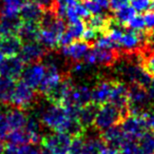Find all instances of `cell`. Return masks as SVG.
Returning a JSON list of instances; mask_svg holds the SVG:
<instances>
[{"mask_svg":"<svg viewBox=\"0 0 154 154\" xmlns=\"http://www.w3.org/2000/svg\"><path fill=\"white\" fill-rule=\"evenodd\" d=\"M150 99L146 88L137 84H132L128 89V113L129 115L139 116L151 107Z\"/></svg>","mask_w":154,"mask_h":154,"instance_id":"6da1fadb","label":"cell"},{"mask_svg":"<svg viewBox=\"0 0 154 154\" xmlns=\"http://www.w3.org/2000/svg\"><path fill=\"white\" fill-rule=\"evenodd\" d=\"M72 136L68 133L55 132L42 136L40 141L43 154H66Z\"/></svg>","mask_w":154,"mask_h":154,"instance_id":"7a4b0ae2","label":"cell"},{"mask_svg":"<svg viewBox=\"0 0 154 154\" xmlns=\"http://www.w3.org/2000/svg\"><path fill=\"white\" fill-rule=\"evenodd\" d=\"M124 118L122 113L112 103H103L98 108L94 125L97 131H103L112 126L119 124Z\"/></svg>","mask_w":154,"mask_h":154,"instance_id":"3957f363","label":"cell"},{"mask_svg":"<svg viewBox=\"0 0 154 154\" xmlns=\"http://www.w3.org/2000/svg\"><path fill=\"white\" fill-rule=\"evenodd\" d=\"M36 100L35 89L26 85L24 82H19L15 85L11 97V105L16 108L26 110L31 108Z\"/></svg>","mask_w":154,"mask_h":154,"instance_id":"277c9868","label":"cell"},{"mask_svg":"<svg viewBox=\"0 0 154 154\" xmlns=\"http://www.w3.org/2000/svg\"><path fill=\"white\" fill-rule=\"evenodd\" d=\"M118 58V51L116 50H107L96 48L90 49L87 55L85 56V63L89 66L101 64V66H112Z\"/></svg>","mask_w":154,"mask_h":154,"instance_id":"5b68a950","label":"cell"},{"mask_svg":"<svg viewBox=\"0 0 154 154\" xmlns=\"http://www.w3.org/2000/svg\"><path fill=\"white\" fill-rule=\"evenodd\" d=\"M24 61L18 56H9L0 62V76L17 79L24 70Z\"/></svg>","mask_w":154,"mask_h":154,"instance_id":"8992f818","label":"cell"},{"mask_svg":"<svg viewBox=\"0 0 154 154\" xmlns=\"http://www.w3.org/2000/svg\"><path fill=\"white\" fill-rule=\"evenodd\" d=\"M19 54V57L23 60L24 63H33L45 58L48 54V49L37 41H32L22 45Z\"/></svg>","mask_w":154,"mask_h":154,"instance_id":"52a82bcc","label":"cell"},{"mask_svg":"<svg viewBox=\"0 0 154 154\" xmlns=\"http://www.w3.org/2000/svg\"><path fill=\"white\" fill-rule=\"evenodd\" d=\"M122 129L127 137L138 138L146 130H148L143 116L128 115L122 120Z\"/></svg>","mask_w":154,"mask_h":154,"instance_id":"ba28073f","label":"cell"},{"mask_svg":"<svg viewBox=\"0 0 154 154\" xmlns=\"http://www.w3.org/2000/svg\"><path fill=\"white\" fill-rule=\"evenodd\" d=\"M110 103L115 106L122 113L124 118L129 115L128 113V88L122 82H113L111 94L109 97Z\"/></svg>","mask_w":154,"mask_h":154,"instance_id":"9c48e42d","label":"cell"},{"mask_svg":"<svg viewBox=\"0 0 154 154\" xmlns=\"http://www.w3.org/2000/svg\"><path fill=\"white\" fill-rule=\"evenodd\" d=\"M45 74V66L41 62H33L30 63L22 72V82L32 87L33 89H37L42 82Z\"/></svg>","mask_w":154,"mask_h":154,"instance_id":"30bf717a","label":"cell"},{"mask_svg":"<svg viewBox=\"0 0 154 154\" xmlns=\"http://www.w3.org/2000/svg\"><path fill=\"white\" fill-rule=\"evenodd\" d=\"M91 45L86 41H73L68 45H63L60 49V53L66 58L71 59L73 62L84 60L85 56L90 50Z\"/></svg>","mask_w":154,"mask_h":154,"instance_id":"8fae6325","label":"cell"},{"mask_svg":"<svg viewBox=\"0 0 154 154\" xmlns=\"http://www.w3.org/2000/svg\"><path fill=\"white\" fill-rule=\"evenodd\" d=\"M22 47L21 39L17 34H2L0 36V50L5 56H16Z\"/></svg>","mask_w":154,"mask_h":154,"instance_id":"7c38bea8","label":"cell"},{"mask_svg":"<svg viewBox=\"0 0 154 154\" xmlns=\"http://www.w3.org/2000/svg\"><path fill=\"white\" fill-rule=\"evenodd\" d=\"M45 13V10L37 3L33 1H28L21 7L19 11V16L22 21L36 22L39 23Z\"/></svg>","mask_w":154,"mask_h":154,"instance_id":"4fadbf2b","label":"cell"},{"mask_svg":"<svg viewBox=\"0 0 154 154\" xmlns=\"http://www.w3.org/2000/svg\"><path fill=\"white\" fill-rule=\"evenodd\" d=\"M100 136L106 143V145H109L110 147L116 148V149L120 148L122 143L126 139V134L122 131V127H118L117 125L103 130Z\"/></svg>","mask_w":154,"mask_h":154,"instance_id":"5bb4252c","label":"cell"},{"mask_svg":"<svg viewBox=\"0 0 154 154\" xmlns=\"http://www.w3.org/2000/svg\"><path fill=\"white\" fill-rule=\"evenodd\" d=\"M113 82L109 80H101L94 88L92 89V99L91 103L99 106L106 103L109 100L110 94H111Z\"/></svg>","mask_w":154,"mask_h":154,"instance_id":"9a60e30c","label":"cell"},{"mask_svg":"<svg viewBox=\"0 0 154 154\" xmlns=\"http://www.w3.org/2000/svg\"><path fill=\"white\" fill-rule=\"evenodd\" d=\"M143 38H145V35L143 32L129 30L122 34V37L119 41V47L126 52H133L138 49Z\"/></svg>","mask_w":154,"mask_h":154,"instance_id":"2e32d148","label":"cell"},{"mask_svg":"<svg viewBox=\"0 0 154 154\" xmlns=\"http://www.w3.org/2000/svg\"><path fill=\"white\" fill-rule=\"evenodd\" d=\"M5 117L10 130H16V129H23L26 127L28 114L24 112V110L14 107L5 111Z\"/></svg>","mask_w":154,"mask_h":154,"instance_id":"e0dca14e","label":"cell"},{"mask_svg":"<svg viewBox=\"0 0 154 154\" xmlns=\"http://www.w3.org/2000/svg\"><path fill=\"white\" fill-rule=\"evenodd\" d=\"M99 106L95 105L93 103H87V105L82 106L79 109V112H78V122L80 124V126L86 130V129H89L94 125V120L95 117H96L97 111H98Z\"/></svg>","mask_w":154,"mask_h":154,"instance_id":"ac0fdd59","label":"cell"},{"mask_svg":"<svg viewBox=\"0 0 154 154\" xmlns=\"http://www.w3.org/2000/svg\"><path fill=\"white\" fill-rule=\"evenodd\" d=\"M39 32H40L39 23L22 21L18 29L17 35L22 42H32V41H38Z\"/></svg>","mask_w":154,"mask_h":154,"instance_id":"d6986e66","label":"cell"},{"mask_svg":"<svg viewBox=\"0 0 154 154\" xmlns=\"http://www.w3.org/2000/svg\"><path fill=\"white\" fill-rule=\"evenodd\" d=\"M24 129L30 137V143H32V145L40 143L43 135L41 132L40 119L36 115H28V120H26V125Z\"/></svg>","mask_w":154,"mask_h":154,"instance_id":"ffe728a7","label":"cell"},{"mask_svg":"<svg viewBox=\"0 0 154 154\" xmlns=\"http://www.w3.org/2000/svg\"><path fill=\"white\" fill-rule=\"evenodd\" d=\"M106 149V143L100 135H91L85 138L82 154H101Z\"/></svg>","mask_w":154,"mask_h":154,"instance_id":"44dd1931","label":"cell"},{"mask_svg":"<svg viewBox=\"0 0 154 154\" xmlns=\"http://www.w3.org/2000/svg\"><path fill=\"white\" fill-rule=\"evenodd\" d=\"M112 23H113V19L103 13L96 14V15H93L92 17H89L86 26L98 31L101 34H103V33L107 32L108 29L111 26Z\"/></svg>","mask_w":154,"mask_h":154,"instance_id":"7402d4cb","label":"cell"},{"mask_svg":"<svg viewBox=\"0 0 154 154\" xmlns=\"http://www.w3.org/2000/svg\"><path fill=\"white\" fill-rule=\"evenodd\" d=\"M59 38H60L59 35L54 32V31H52L51 29L40 28L38 41L45 49L53 50L55 48H57L58 45H59Z\"/></svg>","mask_w":154,"mask_h":154,"instance_id":"603a6c76","label":"cell"},{"mask_svg":"<svg viewBox=\"0 0 154 154\" xmlns=\"http://www.w3.org/2000/svg\"><path fill=\"white\" fill-rule=\"evenodd\" d=\"M30 0H0V16H17L21 7Z\"/></svg>","mask_w":154,"mask_h":154,"instance_id":"cb8c5ba5","label":"cell"},{"mask_svg":"<svg viewBox=\"0 0 154 154\" xmlns=\"http://www.w3.org/2000/svg\"><path fill=\"white\" fill-rule=\"evenodd\" d=\"M136 139L140 154H154V130H146Z\"/></svg>","mask_w":154,"mask_h":154,"instance_id":"d4e9b609","label":"cell"},{"mask_svg":"<svg viewBox=\"0 0 154 154\" xmlns=\"http://www.w3.org/2000/svg\"><path fill=\"white\" fill-rule=\"evenodd\" d=\"M2 34H17L18 29L22 23L21 18L17 16H0Z\"/></svg>","mask_w":154,"mask_h":154,"instance_id":"484cf974","label":"cell"},{"mask_svg":"<svg viewBox=\"0 0 154 154\" xmlns=\"http://www.w3.org/2000/svg\"><path fill=\"white\" fill-rule=\"evenodd\" d=\"M15 80L8 77L0 76V103H10L15 88Z\"/></svg>","mask_w":154,"mask_h":154,"instance_id":"4316f807","label":"cell"},{"mask_svg":"<svg viewBox=\"0 0 154 154\" xmlns=\"http://www.w3.org/2000/svg\"><path fill=\"white\" fill-rule=\"evenodd\" d=\"M7 138L9 140V143L17 146V147L30 143V137H29V134L26 133L24 128L12 130L10 133H8Z\"/></svg>","mask_w":154,"mask_h":154,"instance_id":"83f0119b","label":"cell"},{"mask_svg":"<svg viewBox=\"0 0 154 154\" xmlns=\"http://www.w3.org/2000/svg\"><path fill=\"white\" fill-rule=\"evenodd\" d=\"M135 16V10L130 5L122 8V9L114 11V18L116 22L120 26H127L128 22Z\"/></svg>","mask_w":154,"mask_h":154,"instance_id":"f1b7e54d","label":"cell"},{"mask_svg":"<svg viewBox=\"0 0 154 154\" xmlns=\"http://www.w3.org/2000/svg\"><path fill=\"white\" fill-rule=\"evenodd\" d=\"M84 135H77L73 136L71 139L70 146L66 154H82V148H84Z\"/></svg>","mask_w":154,"mask_h":154,"instance_id":"f546056e","label":"cell"},{"mask_svg":"<svg viewBox=\"0 0 154 154\" xmlns=\"http://www.w3.org/2000/svg\"><path fill=\"white\" fill-rule=\"evenodd\" d=\"M85 30H86V23L82 19L76 22H72V23H70L69 28H66V31L70 33V35L73 37L74 40L82 38V33H84Z\"/></svg>","mask_w":154,"mask_h":154,"instance_id":"4dcf8cb0","label":"cell"},{"mask_svg":"<svg viewBox=\"0 0 154 154\" xmlns=\"http://www.w3.org/2000/svg\"><path fill=\"white\" fill-rule=\"evenodd\" d=\"M127 26H129L130 30L136 31V32H143L146 28L145 19H143V16L141 15H135L130 21L128 22Z\"/></svg>","mask_w":154,"mask_h":154,"instance_id":"1f68e13d","label":"cell"},{"mask_svg":"<svg viewBox=\"0 0 154 154\" xmlns=\"http://www.w3.org/2000/svg\"><path fill=\"white\" fill-rule=\"evenodd\" d=\"M100 35H101V33H99L98 31L87 26L86 30H85L84 33H82V38L84 39V41H86V42H88L89 45H91V43L95 42V41L97 40V38H98Z\"/></svg>","mask_w":154,"mask_h":154,"instance_id":"d6a6232c","label":"cell"},{"mask_svg":"<svg viewBox=\"0 0 154 154\" xmlns=\"http://www.w3.org/2000/svg\"><path fill=\"white\" fill-rule=\"evenodd\" d=\"M148 130H154V106L150 107L143 114H141Z\"/></svg>","mask_w":154,"mask_h":154,"instance_id":"836d02e7","label":"cell"},{"mask_svg":"<svg viewBox=\"0 0 154 154\" xmlns=\"http://www.w3.org/2000/svg\"><path fill=\"white\" fill-rule=\"evenodd\" d=\"M17 154H43L41 149L37 148L35 145H23V146H20L18 147V151H17Z\"/></svg>","mask_w":154,"mask_h":154,"instance_id":"e575fe53","label":"cell"},{"mask_svg":"<svg viewBox=\"0 0 154 154\" xmlns=\"http://www.w3.org/2000/svg\"><path fill=\"white\" fill-rule=\"evenodd\" d=\"M9 126L7 122V117H5V112L0 110V140L5 138L9 133Z\"/></svg>","mask_w":154,"mask_h":154,"instance_id":"d590c367","label":"cell"},{"mask_svg":"<svg viewBox=\"0 0 154 154\" xmlns=\"http://www.w3.org/2000/svg\"><path fill=\"white\" fill-rule=\"evenodd\" d=\"M132 1V8L135 10V12H145L149 10L151 0H131Z\"/></svg>","mask_w":154,"mask_h":154,"instance_id":"8d00e7d4","label":"cell"},{"mask_svg":"<svg viewBox=\"0 0 154 154\" xmlns=\"http://www.w3.org/2000/svg\"><path fill=\"white\" fill-rule=\"evenodd\" d=\"M143 68L145 69L151 76L154 77V54L143 60Z\"/></svg>","mask_w":154,"mask_h":154,"instance_id":"74e56055","label":"cell"},{"mask_svg":"<svg viewBox=\"0 0 154 154\" xmlns=\"http://www.w3.org/2000/svg\"><path fill=\"white\" fill-rule=\"evenodd\" d=\"M129 5V0H109V7L112 11H117Z\"/></svg>","mask_w":154,"mask_h":154,"instance_id":"f35d334b","label":"cell"},{"mask_svg":"<svg viewBox=\"0 0 154 154\" xmlns=\"http://www.w3.org/2000/svg\"><path fill=\"white\" fill-rule=\"evenodd\" d=\"M143 19H145L146 26L149 28L150 30H154V11H150L146 13L143 16Z\"/></svg>","mask_w":154,"mask_h":154,"instance_id":"ab89813d","label":"cell"},{"mask_svg":"<svg viewBox=\"0 0 154 154\" xmlns=\"http://www.w3.org/2000/svg\"><path fill=\"white\" fill-rule=\"evenodd\" d=\"M30 1L39 5L43 10H51L56 2V0H30Z\"/></svg>","mask_w":154,"mask_h":154,"instance_id":"60d3db41","label":"cell"},{"mask_svg":"<svg viewBox=\"0 0 154 154\" xmlns=\"http://www.w3.org/2000/svg\"><path fill=\"white\" fill-rule=\"evenodd\" d=\"M17 151H18V147L17 146H14V145H9L5 148V151H3L2 154H17Z\"/></svg>","mask_w":154,"mask_h":154,"instance_id":"b9f144b4","label":"cell"},{"mask_svg":"<svg viewBox=\"0 0 154 154\" xmlns=\"http://www.w3.org/2000/svg\"><path fill=\"white\" fill-rule=\"evenodd\" d=\"M101 154H122V152L118 149H116V148L109 147V148H106Z\"/></svg>","mask_w":154,"mask_h":154,"instance_id":"7bdbcfd3","label":"cell"},{"mask_svg":"<svg viewBox=\"0 0 154 154\" xmlns=\"http://www.w3.org/2000/svg\"><path fill=\"white\" fill-rule=\"evenodd\" d=\"M5 143H3L2 141L0 140V154H2V153H3V151H5Z\"/></svg>","mask_w":154,"mask_h":154,"instance_id":"ee69618b","label":"cell"},{"mask_svg":"<svg viewBox=\"0 0 154 154\" xmlns=\"http://www.w3.org/2000/svg\"><path fill=\"white\" fill-rule=\"evenodd\" d=\"M2 59H3V54H2V52H1V50H0V62L2 61Z\"/></svg>","mask_w":154,"mask_h":154,"instance_id":"f6af8a7d","label":"cell"},{"mask_svg":"<svg viewBox=\"0 0 154 154\" xmlns=\"http://www.w3.org/2000/svg\"><path fill=\"white\" fill-rule=\"evenodd\" d=\"M2 35V30H1V20H0V36Z\"/></svg>","mask_w":154,"mask_h":154,"instance_id":"bcb514c9","label":"cell"},{"mask_svg":"<svg viewBox=\"0 0 154 154\" xmlns=\"http://www.w3.org/2000/svg\"><path fill=\"white\" fill-rule=\"evenodd\" d=\"M152 50L154 51V39L152 40Z\"/></svg>","mask_w":154,"mask_h":154,"instance_id":"7dc6e473","label":"cell"}]
</instances>
